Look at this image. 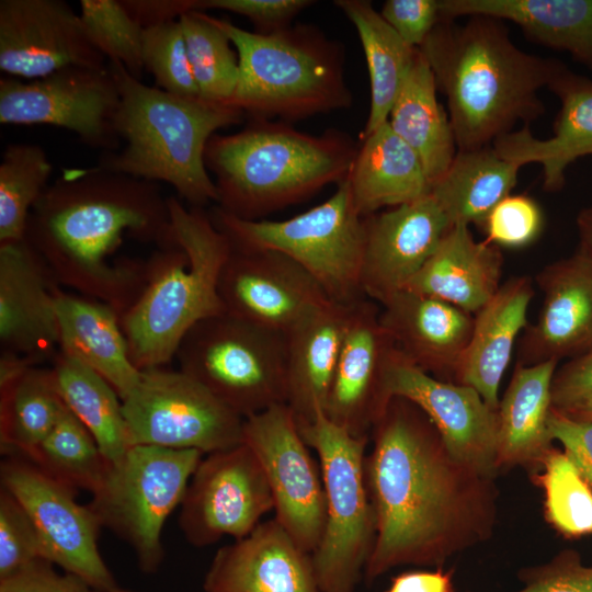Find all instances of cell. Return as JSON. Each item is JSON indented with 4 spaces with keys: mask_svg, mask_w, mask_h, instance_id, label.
<instances>
[{
    "mask_svg": "<svg viewBox=\"0 0 592 592\" xmlns=\"http://www.w3.org/2000/svg\"><path fill=\"white\" fill-rule=\"evenodd\" d=\"M242 442L264 470L274 501V519L311 555L323 532L325 489L291 408L276 405L246 418Z\"/></svg>",
    "mask_w": 592,
    "mask_h": 592,
    "instance_id": "16",
    "label": "cell"
},
{
    "mask_svg": "<svg viewBox=\"0 0 592 592\" xmlns=\"http://www.w3.org/2000/svg\"><path fill=\"white\" fill-rule=\"evenodd\" d=\"M371 436L365 478L376 537L366 581L399 566L442 568L453 555L491 536L493 478L454 458L417 405L392 397Z\"/></svg>",
    "mask_w": 592,
    "mask_h": 592,
    "instance_id": "1",
    "label": "cell"
},
{
    "mask_svg": "<svg viewBox=\"0 0 592 592\" xmlns=\"http://www.w3.org/2000/svg\"><path fill=\"white\" fill-rule=\"evenodd\" d=\"M175 357L180 371L243 419L287 403L283 334L225 312L196 323Z\"/></svg>",
    "mask_w": 592,
    "mask_h": 592,
    "instance_id": "10",
    "label": "cell"
},
{
    "mask_svg": "<svg viewBox=\"0 0 592 592\" xmlns=\"http://www.w3.org/2000/svg\"><path fill=\"white\" fill-rule=\"evenodd\" d=\"M579 249L592 258V205L581 209L577 216Z\"/></svg>",
    "mask_w": 592,
    "mask_h": 592,
    "instance_id": "55",
    "label": "cell"
},
{
    "mask_svg": "<svg viewBox=\"0 0 592 592\" xmlns=\"http://www.w3.org/2000/svg\"><path fill=\"white\" fill-rule=\"evenodd\" d=\"M442 18L483 15L519 25L540 45L592 69V0H440Z\"/></svg>",
    "mask_w": 592,
    "mask_h": 592,
    "instance_id": "31",
    "label": "cell"
},
{
    "mask_svg": "<svg viewBox=\"0 0 592 592\" xmlns=\"http://www.w3.org/2000/svg\"><path fill=\"white\" fill-rule=\"evenodd\" d=\"M311 0H197L196 11L221 10L250 20L257 33L267 34L287 27Z\"/></svg>",
    "mask_w": 592,
    "mask_h": 592,
    "instance_id": "48",
    "label": "cell"
},
{
    "mask_svg": "<svg viewBox=\"0 0 592 592\" xmlns=\"http://www.w3.org/2000/svg\"><path fill=\"white\" fill-rule=\"evenodd\" d=\"M91 592H133V591H129V590H125V589H121L118 587L112 589V590H106V591H95V590H92Z\"/></svg>",
    "mask_w": 592,
    "mask_h": 592,
    "instance_id": "57",
    "label": "cell"
},
{
    "mask_svg": "<svg viewBox=\"0 0 592 592\" xmlns=\"http://www.w3.org/2000/svg\"><path fill=\"white\" fill-rule=\"evenodd\" d=\"M536 282L543 305L536 323L524 330L517 363L559 362L592 346V258L578 248L546 265Z\"/></svg>",
    "mask_w": 592,
    "mask_h": 592,
    "instance_id": "23",
    "label": "cell"
},
{
    "mask_svg": "<svg viewBox=\"0 0 592 592\" xmlns=\"http://www.w3.org/2000/svg\"><path fill=\"white\" fill-rule=\"evenodd\" d=\"M218 289L226 314L285 337L332 301L308 271L272 249L232 248Z\"/></svg>",
    "mask_w": 592,
    "mask_h": 592,
    "instance_id": "17",
    "label": "cell"
},
{
    "mask_svg": "<svg viewBox=\"0 0 592 592\" xmlns=\"http://www.w3.org/2000/svg\"><path fill=\"white\" fill-rule=\"evenodd\" d=\"M523 588L516 592H592V567L566 550L549 562L522 570Z\"/></svg>",
    "mask_w": 592,
    "mask_h": 592,
    "instance_id": "47",
    "label": "cell"
},
{
    "mask_svg": "<svg viewBox=\"0 0 592 592\" xmlns=\"http://www.w3.org/2000/svg\"><path fill=\"white\" fill-rule=\"evenodd\" d=\"M59 352L102 376L124 399L141 371L133 363L119 315L109 305L60 287L56 296Z\"/></svg>",
    "mask_w": 592,
    "mask_h": 592,
    "instance_id": "30",
    "label": "cell"
},
{
    "mask_svg": "<svg viewBox=\"0 0 592 592\" xmlns=\"http://www.w3.org/2000/svg\"><path fill=\"white\" fill-rule=\"evenodd\" d=\"M452 226L431 195L364 217L363 296L382 305L405 289Z\"/></svg>",
    "mask_w": 592,
    "mask_h": 592,
    "instance_id": "21",
    "label": "cell"
},
{
    "mask_svg": "<svg viewBox=\"0 0 592 592\" xmlns=\"http://www.w3.org/2000/svg\"><path fill=\"white\" fill-rule=\"evenodd\" d=\"M543 225V213L535 200L510 194L491 210L482 229L489 243L522 248L536 240Z\"/></svg>",
    "mask_w": 592,
    "mask_h": 592,
    "instance_id": "46",
    "label": "cell"
},
{
    "mask_svg": "<svg viewBox=\"0 0 592 592\" xmlns=\"http://www.w3.org/2000/svg\"><path fill=\"white\" fill-rule=\"evenodd\" d=\"M179 21L200 96L230 105L239 81V59L228 36L203 11H189Z\"/></svg>",
    "mask_w": 592,
    "mask_h": 592,
    "instance_id": "41",
    "label": "cell"
},
{
    "mask_svg": "<svg viewBox=\"0 0 592 592\" xmlns=\"http://www.w3.org/2000/svg\"><path fill=\"white\" fill-rule=\"evenodd\" d=\"M52 371L64 403L91 433L106 460L119 459L130 444L116 390L93 369L59 351Z\"/></svg>",
    "mask_w": 592,
    "mask_h": 592,
    "instance_id": "37",
    "label": "cell"
},
{
    "mask_svg": "<svg viewBox=\"0 0 592 592\" xmlns=\"http://www.w3.org/2000/svg\"><path fill=\"white\" fill-rule=\"evenodd\" d=\"M379 306L380 323L396 348L425 373L454 383L471 337L474 315L408 289Z\"/></svg>",
    "mask_w": 592,
    "mask_h": 592,
    "instance_id": "25",
    "label": "cell"
},
{
    "mask_svg": "<svg viewBox=\"0 0 592 592\" xmlns=\"http://www.w3.org/2000/svg\"><path fill=\"white\" fill-rule=\"evenodd\" d=\"M385 382L390 398H406L426 414L454 458L483 476H496L497 410L477 390L425 373L396 346Z\"/></svg>",
    "mask_w": 592,
    "mask_h": 592,
    "instance_id": "18",
    "label": "cell"
},
{
    "mask_svg": "<svg viewBox=\"0 0 592 592\" xmlns=\"http://www.w3.org/2000/svg\"><path fill=\"white\" fill-rule=\"evenodd\" d=\"M548 431L551 440L562 444L563 453L592 485V420L553 407L548 417Z\"/></svg>",
    "mask_w": 592,
    "mask_h": 592,
    "instance_id": "51",
    "label": "cell"
},
{
    "mask_svg": "<svg viewBox=\"0 0 592 592\" xmlns=\"http://www.w3.org/2000/svg\"><path fill=\"white\" fill-rule=\"evenodd\" d=\"M109 69L119 92L114 128L125 146L119 152H105L96 167L168 183L190 206L217 203V189L205 164L206 145L218 129L239 124L244 113L149 87L119 62L110 61Z\"/></svg>",
    "mask_w": 592,
    "mask_h": 592,
    "instance_id": "6",
    "label": "cell"
},
{
    "mask_svg": "<svg viewBox=\"0 0 592 592\" xmlns=\"http://www.w3.org/2000/svg\"><path fill=\"white\" fill-rule=\"evenodd\" d=\"M362 140L346 178L362 217L430 195L421 160L388 121Z\"/></svg>",
    "mask_w": 592,
    "mask_h": 592,
    "instance_id": "33",
    "label": "cell"
},
{
    "mask_svg": "<svg viewBox=\"0 0 592 592\" xmlns=\"http://www.w3.org/2000/svg\"><path fill=\"white\" fill-rule=\"evenodd\" d=\"M532 280L514 276L474 315L470 340L455 374L454 383L479 392L486 403L498 409L499 387L521 331L527 326L533 298Z\"/></svg>",
    "mask_w": 592,
    "mask_h": 592,
    "instance_id": "27",
    "label": "cell"
},
{
    "mask_svg": "<svg viewBox=\"0 0 592 592\" xmlns=\"http://www.w3.org/2000/svg\"><path fill=\"white\" fill-rule=\"evenodd\" d=\"M80 14L62 0L0 1V69L34 80L69 67L105 68Z\"/></svg>",
    "mask_w": 592,
    "mask_h": 592,
    "instance_id": "19",
    "label": "cell"
},
{
    "mask_svg": "<svg viewBox=\"0 0 592 592\" xmlns=\"http://www.w3.org/2000/svg\"><path fill=\"white\" fill-rule=\"evenodd\" d=\"M520 166L501 157L492 145L457 150L430 195L452 225L483 228L491 210L517 183Z\"/></svg>",
    "mask_w": 592,
    "mask_h": 592,
    "instance_id": "35",
    "label": "cell"
},
{
    "mask_svg": "<svg viewBox=\"0 0 592 592\" xmlns=\"http://www.w3.org/2000/svg\"><path fill=\"white\" fill-rule=\"evenodd\" d=\"M64 408L52 367L31 366L0 385L1 453L25 457L48 434Z\"/></svg>",
    "mask_w": 592,
    "mask_h": 592,
    "instance_id": "38",
    "label": "cell"
},
{
    "mask_svg": "<svg viewBox=\"0 0 592 592\" xmlns=\"http://www.w3.org/2000/svg\"><path fill=\"white\" fill-rule=\"evenodd\" d=\"M436 91L434 75L419 49L388 117L391 129L418 155L431 186L457 153L451 119Z\"/></svg>",
    "mask_w": 592,
    "mask_h": 592,
    "instance_id": "34",
    "label": "cell"
},
{
    "mask_svg": "<svg viewBox=\"0 0 592 592\" xmlns=\"http://www.w3.org/2000/svg\"><path fill=\"white\" fill-rule=\"evenodd\" d=\"M171 237L147 259L146 285L121 316L133 363L163 367L200 321L225 314L219 280L232 247L203 207L168 197Z\"/></svg>",
    "mask_w": 592,
    "mask_h": 592,
    "instance_id": "4",
    "label": "cell"
},
{
    "mask_svg": "<svg viewBox=\"0 0 592 592\" xmlns=\"http://www.w3.org/2000/svg\"><path fill=\"white\" fill-rule=\"evenodd\" d=\"M538 480L545 491V510L550 524L561 534L578 537L592 534V490L569 457L551 448L543 460Z\"/></svg>",
    "mask_w": 592,
    "mask_h": 592,
    "instance_id": "42",
    "label": "cell"
},
{
    "mask_svg": "<svg viewBox=\"0 0 592 592\" xmlns=\"http://www.w3.org/2000/svg\"><path fill=\"white\" fill-rule=\"evenodd\" d=\"M272 510L264 470L242 442L202 457L180 504L178 523L189 544L206 547L225 536H247Z\"/></svg>",
    "mask_w": 592,
    "mask_h": 592,
    "instance_id": "15",
    "label": "cell"
},
{
    "mask_svg": "<svg viewBox=\"0 0 592 592\" xmlns=\"http://www.w3.org/2000/svg\"><path fill=\"white\" fill-rule=\"evenodd\" d=\"M1 488L30 516L43 558L84 580L92 590L117 587L98 547L102 528L89 504L77 501V490L49 477L27 459L7 456L0 466Z\"/></svg>",
    "mask_w": 592,
    "mask_h": 592,
    "instance_id": "13",
    "label": "cell"
},
{
    "mask_svg": "<svg viewBox=\"0 0 592 592\" xmlns=\"http://www.w3.org/2000/svg\"><path fill=\"white\" fill-rule=\"evenodd\" d=\"M39 558H43L42 546L30 516L19 501L1 488L0 578Z\"/></svg>",
    "mask_w": 592,
    "mask_h": 592,
    "instance_id": "45",
    "label": "cell"
},
{
    "mask_svg": "<svg viewBox=\"0 0 592 592\" xmlns=\"http://www.w3.org/2000/svg\"><path fill=\"white\" fill-rule=\"evenodd\" d=\"M129 14L144 27L179 20L196 10L197 0H121Z\"/></svg>",
    "mask_w": 592,
    "mask_h": 592,
    "instance_id": "53",
    "label": "cell"
},
{
    "mask_svg": "<svg viewBox=\"0 0 592 592\" xmlns=\"http://www.w3.org/2000/svg\"><path fill=\"white\" fill-rule=\"evenodd\" d=\"M380 15L410 46L420 48L442 19L440 0H387Z\"/></svg>",
    "mask_w": 592,
    "mask_h": 592,
    "instance_id": "49",
    "label": "cell"
},
{
    "mask_svg": "<svg viewBox=\"0 0 592 592\" xmlns=\"http://www.w3.org/2000/svg\"><path fill=\"white\" fill-rule=\"evenodd\" d=\"M171 237L168 197L155 182L99 167L62 170L32 208L25 239L56 281L121 316L140 296L147 259L118 255L126 239Z\"/></svg>",
    "mask_w": 592,
    "mask_h": 592,
    "instance_id": "2",
    "label": "cell"
},
{
    "mask_svg": "<svg viewBox=\"0 0 592 592\" xmlns=\"http://www.w3.org/2000/svg\"><path fill=\"white\" fill-rule=\"evenodd\" d=\"M353 305L330 301L286 335V405L298 428L326 410Z\"/></svg>",
    "mask_w": 592,
    "mask_h": 592,
    "instance_id": "29",
    "label": "cell"
},
{
    "mask_svg": "<svg viewBox=\"0 0 592 592\" xmlns=\"http://www.w3.org/2000/svg\"><path fill=\"white\" fill-rule=\"evenodd\" d=\"M419 49L447 100L457 150L490 146L542 116L538 92L566 66L520 49L503 21L483 15L442 18Z\"/></svg>",
    "mask_w": 592,
    "mask_h": 592,
    "instance_id": "3",
    "label": "cell"
},
{
    "mask_svg": "<svg viewBox=\"0 0 592 592\" xmlns=\"http://www.w3.org/2000/svg\"><path fill=\"white\" fill-rule=\"evenodd\" d=\"M80 18L92 45L140 80L144 27L121 0H81Z\"/></svg>",
    "mask_w": 592,
    "mask_h": 592,
    "instance_id": "43",
    "label": "cell"
},
{
    "mask_svg": "<svg viewBox=\"0 0 592 592\" xmlns=\"http://www.w3.org/2000/svg\"><path fill=\"white\" fill-rule=\"evenodd\" d=\"M53 166L36 144L8 145L0 161V242L25 238L30 213L49 186Z\"/></svg>",
    "mask_w": 592,
    "mask_h": 592,
    "instance_id": "40",
    "label": "cell"
},
{
    "mask_svg": "<svg viewBox=\"0 0 592 592\" xmlns=\"http://www.w3.org/2000/svg\"><path fill=\"white\" fill-rule=\"evenodd\" d=\"M592 396V346L556 369L551 383V403L568 411Z\"/></svg>",
    "mask_w": 592,
    "mask_h": 592,
    "instance_id": "52",
    "label": "cell"
},
{
    "mask_svg": "<svg viewBox=\"0 0 592 592\" xmlns=\"http://www.w3.org/2000/svg\"><path fill=\"white\" fill-rule=\"evenodd\" d=\"M215 226L235 249H272L292 258L338 304L365 298L361 273L364 217L355 208L348 179L323 203L285 220H246L214 206Z\"/></svg>",
    "mask_w": 592,
    "mask_h": 592,
    "instance_id": "8",
    "label": "cell"
},
{
    "mask_svg": "<svg viewBox=\"0 0 592 592\" xmlns=\"http://www.w3.org/2000/svg\"><path fill=\"white\" fill-rule=\"evenodd\" d=\"M143 64L159 89L181 96L201 98L179 20L144 29Z\"/></svg>",
    "mask_w": 592,
    "mask_h": 592,
    "instance_id": "44",
    "label": "cell"
},
{
    "mask_svg": "<svg viewBox=\"0 0 592 592\" xmlns=\"http://www.w3.org/2000/svg\"><path fill=\"white\" fill-rule=\"evenodd\" d=\"M61 285L24 238L0 242L1 352L41 364L59 351L56 296Z\"/></svg>",
    "mask_w": 592,
    "mask_h": 592,
    "instance_id": "22",
    "label": "cell"
},
{
    "mask_svg": "<svg viewBox=\"0 0 592 592\" xmlns=\"http://www.w3.org/2000/svg\"><path fill=\"white\" fill-rule=\"evenodd\" d=\"M122 402L130 446L196 449L206 455L242 443L244 419L180 369L141 371Z\"/></svg>",
    "mask_w": 592,
    "mask_h": 592,
    "instance_id": "12",
    "label": "cell"
},
{
    "mask_svg": "<svg viewBox=\"0 0 592 592\" xmlns=\"http://www.w3.org/2000/svg\"><path fill=\"white\" fill-rule=\"evenodd\" d=\"M380 306L354 303L325 414L355 437L368 439L389 401L386 367L396 346L379 319Z\"/></svg>",
    "mask_w": 592,
    "mask_h": 592,
    "instance_id": "20",
    "label": "cell"
},
{
    "mask_svg": "<svg viewBox=\"0 0 592 592\" xmlns=\"http://www.w3.org/2000/svg\"><path fill=\"white\" fill-rule=\"evenodd\" d=\"M357 150L337 129L310 135L284 122L252 119L237 133L212 136L205 164L215 177L216 206L240 219L260 220L341 183Z\"/></svg>",
    "mask_w": 592,
    "mask_h": 592,
    "instance_id": "5",
    "label": "cell"
},
{
    "mask_svg": "<svg viewBox=\"0 0 592 592\" xmlns=\"http://www.w3.org/2000/svg\"><path fill=\"white\" fill-rule=\"evenodd\" d=\"M239 59V81L230 105L252 119L294 122L348 109L342 45L308 24L261 34L212 16Z\"/></svg>",
    "mask_w": 592,
    "mask_h": 592,
    "instance_id": "7",
    "label": "cell"
},
{
    "mask_svg": "<svg viewBox=\"0 0 592 592\" xmlns=\"http://www.w3.org/2000/svg\"><path fill=\"white\" fill-rule=\"evenodd\" d=\"M386 592H454L453 571L411 570L395 576Z\"/></svg>",
    "mask_w": 592,
    "mask_h": 592,
    "instance_id": "54",
    "label": "cell"
},
{
    "mask_svg": "<svg viewBox=\"0 0 592 592\" xmlns=\"http://www.w3.org/2000/svg\"><path fill=\"white\" fill-rule=\"evenodd\" d=\"M558 361L517 363L497 409V465L542 464L551 449L548 417Z\"/></svg>",
    "mask_w": 592,
    "mask_h": 592,
    "instance_id": "32",
    "label": "cell"
},
{
    "mask_svg": "<svg viewBox=\"0 0 592 592\" xmlns=\"http://www.w3.org/2000/svg\"><path fill=\"white\" fill-rule=\"evenodd\" d=\"M563 412L574 417L592 420V396L583 400L574 408Z\"/></svg>",
    "mask_w": 592,
    "mask_h": 592,
    "instance_id": "56",
    "label": "cell"
},
{
    "mask_svg": "<svg viewBox=\"0 0 592 592\" xmlns=\"http://www.w3.org/2000/svg\"><path fill=\"white\" fill-rule=\"evenodd\" d=\"M547 89L560 102L553 136L537 138L530 125H523L497 138L492 146L520 167L539 164L544 190L557 192L565 185L567 168L578 158L592 155V80L565 66Z\"/></svg>",
    "mask_w": 592,
    "mask_h": 592,
    "instance_id": "26",
    "label": "cell"
},
{
    "mask_svg": "<svg viewBox=\"0 0 592 592\" xmlns=\"http://www.w3.org/2000/svg\"><path fill=\"white\" fill-rule=\"evenodd\" d=\"M50 561L39 558L0 578V592H91L76 574L57 572Z\"/></svg>",
    "mask_w": 592,
    "mask_h": 592,
    "instance_id": "50",
    "label": "cell"
},
{
    "mask_svg": "<svg viewBox=\"0 0 592 592\" xmlns=\"http://www.w3.org/2000/svg\"><path fill=\"white\" fill-rule=\"evenodd\" d=\"M205 592H321L311 555L275 520L220 547L205 574Z\"/></svg>",
    "mask_w": 592,
    "mask_h": 592,
    "instance_id": "24",
    "label": "cell"
},
{
    "mask_svg": "<svg viewBox=\"0 0 592 592\" xmlns=\"http://www.w3.org/2000/svg\"><path fill=\"white\" fill-rule=\"evenodd\" d=\"M319 458L326 498L323 532L311 561L321 592H354L375 537V515L365 478L368 439L355 437L325 412L298 428Z\"/></svg>",
    "mask_w": 592,
    "mask_h": 592,
    "instance_id": "9",
    "label": "cell"
},
{
    "mask_svg": "<svg viewBox=\"0 0 592 592\" xmlns=\"http://www.w3.org/2000/svg\"><path fill=\"white\" fill-rule=\"evenodd\" d=\"M119 92L105 68L69 67L22 81L0 79V123L50 125L72 132L82 144L113 151L119 138L114 118Z\"/></svg>",
    "mask_w": 592,
    "mask_h": 592,
    "instance_id": "14",
    "label": "cell"
},
{
    "mask_svg": "<svg viewBox=\"0 0 592 592\" xmlns=\"http://www.w3.org/2000/svg\"><path fill=\"white\" fill-rule=\"evenodd\" d=\"M354 25L365 55L371 105L361 138L388 121L419 48L407 44L368 0H335Z\"/></svg>",
    "mask_w": 592,
    "mask_h": 592,
    "instance_id": "36",
    "label": "cell"
},
{
    "mask_svg": "<svg viewBox=\"0 0 592 592\" xmlns=\"http://www.w3.org/2000/svg\"><path fill=\"white\" fill-rule=\"evenodd\" d=\"M23 458L77 491L91 493L109 466L91 433L66 405L48 434Z\"/></svg>",
    "mask_w": 592,
    "mask_h": 592,
    "instance_id": "39",
    "label": "cell"
},
{
    "mask_svg": "<svg viewBox=\"0 0 592 592\" xmlns=\"http://www.w3.org/2000/svg\"><path fill=\"white\" fill-rule=\"evenodd\" d=\"M502 265L500 247L477 241L469 226L456 224L405 289L475 315L500 288Z\"/></svg>",
    "mask_w": 592,
    "mask_h": 592,
    "instance_id": "28",
    "label": "cell"
},
{
    "mask_svg": "<svg viewBox=\"0 0 592 592\" xmlns=\"http://www.w3.org/2000/svg\"><path fill=\"white\" fill-rule=\"evenodd\" d=\"M203 456L196 449L133 445L109 463L101 485L91 493L89 506L101 526L132 547L141 571L153 573L161 566L164 523L180 506Z\"/></svg>",
    "mask_w": 592,
    "mask_h": 592,
    "instance_id": "11",
    "label": "cell"
}]
</instances>
